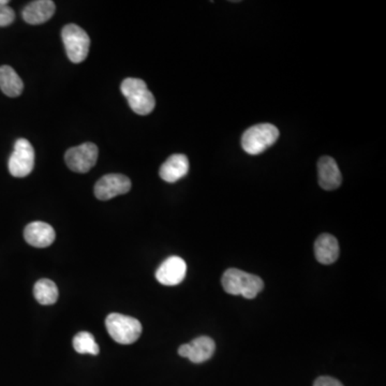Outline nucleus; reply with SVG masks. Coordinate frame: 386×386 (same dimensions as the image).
<instances>
[{"label":"nucleus","mask_w":386,"mask_h":386,"mask_svg":"<svg viewBox=\"0 0 386 386\" xmlns=\"http://www.w3.org/2000/svg\"><path fill=\"white\" fill-rule=\"evenodd\" d=\"M222 286L224 291L231 295H242L252 300L263 291L264 282L258 276L248 274L238 268H230L222 276Z\"/></svg>","instance_id":"obj_1"},{"label":"nucleus","mask_w":386,"mask_h":386,"mask_svg":"<svg viewBox=\"0 0 386 386\" xmlns=\"http://www.w3.org/2000/svg\"><path fill=\"white\" fill-rule=\"evenodd\" d=\"M121 89L133 112L144 116L154 111L156 100L143 79L129 77L121 83Z\"/></svg>","instance_id":"obj_2"},{"label":"nucleus","mask_w":386,"mask_h":386,"mask_svg":"<svg viewBox=\"0 0 386 386\" xmlns=\"http://www.w3.org/2000/svg\"><path fill=\"white\" fill-rule=\"evenodd\" d=\"M278 130L272 123H258L245 131L242 137V146L250 155H260L268 147L277 142Z\"/></svg>","instance_id":"obj_3"},{"label":"nucleus","mask_w":386,"mask_h":386,"mask_svg":"<svg viewBox=\"0 0 386 386\" xmlns=\"http://www.w3.org/2000/svg\"><path fill=\"white\" fill-rule=\"evenodd\" d=\"M105 326L112 339L121 344L134 343L142 334L141 322L125 314H109Z\"/></svg>","instance_id":"obj_4"},{"label":"nucleus","mask_w":386,"mask_h":386,"mask_svg":"<svg viewBox=\"0 0 386 386\" xmlns=\"http://www.w3.org/2000/svg\"><path fill=\"white\" fill-rule=\"evenodd\" d=\"M61 38L68 59L73 63H79L86 59L91 47V39L84 29L75 24H69L61 31Z\"/></svg>","instance_id":"obj_5"},{"label":"nucleus","mask_w":386,"mask_h":386,"mask_svg":"<svg viewBox=\"0 0 386 386\" xmlns=\"http://www.w3.org/2000/svg\"><path fill=\"white\" fill-rule=\"evenodd\" d=\"M35 167V149L29 141L20 139L15 142V150L9 159V172L12 176L26 177Z\"/></svg>","instance_id":"obj_6"},{"label":"nucleus","mask_w":386,"mask_h":386,"mask_svg":"<svg viewBox=\"0 0 386 386\" xmlns=\"http://www.w3.org/2000/svg\"><path fill=\"white\" fill-rule=\"evenodd\" d=\"M98 147L93 143H84L79 146L68 149L65 155L68 168L73 172L87 173L98 160Z\"/></svg>","instance_id":"obj_7"},{"label":"nucleus","mask_w":386,"mask_h":386,"mask_svg":"<svg viewBox=\"0 0 386 386\" xmlns=\"http://www.w3.org/2000/svg\"><path fill=\"white\" fill-rule=\"evenodd\" d=\"M131 189V180L123 174H107L99 179L95 186V198L109 201L121 194H126Z\"/></svg>","instance_id":"obj_8"},{"label":"nucleus","mask_w":386,"mask_h":386,"mask_svg":"<svg viewBox=\"0 0 386 386\" xmlns=\"http://www.w3.org/2000/svg\"><path fill=\"white\" fill-rule=\"evenodd\" d=\"M215 350H216V343L214 340L208 336H201L189 343L180 346L178 354L182 357L188 358L192 363L201 364L210 360L214 355Z\"/></svg>","instance_id":"obj_9"},{"label":"nucleus","mask_w":386,"mask_h":386,"mask_svg":"<svg viewBox=\"0 0 386 386\" xmlns=\"http://www.w3.org/2000/svg\"><path fill=\"white\" fill-rule=\"evenodd\" d=\"M187 264L179 256H170L159 266L156 278L163 286H173L183 282L186 277Z\"/></svg>","instance_id":"obj_10"},{"label":"nucleus","mask_w":386,"mask_h":386,"mask_svg":"<svg viewBox=\"0 0 386 386\" xmlns=\"http://www.w3.org/2000/svg\"><path fill=\"white\" fill-rule=\"evenodd\" d=\"M24 238L31 246L47 248L53 244L56 238V233L47 222H35L26 226Z\"/></svg>","instance_id":"obj_11"},{"label":"nucleus","mask_w":386,"mask_h":386,"mask_svg":"<svg viewBox=\"0 0 386 386\" xmlns=\"http://www.w3.org/2000/svg\"><path fill=\"white\" fill-rule=\"evenodd\" d=\"M55 3L52 0H36L24 8V21L31 25H40L52 19L55 13Z\"/></svg>","instance_id":"obj_12"},{"label":"nucleus","mask_w":386,"mask_h":386,"mask_svg":"<svg viewBox=\"0 0 386 386\" xmlns=\"http://www.w3.org/2000/svg\"><path fill=\"white\" fill-rule=\"evenodd\" d=\"M319 184L325 190H335L342 182L341 172L332 157H322L318 163Z\"/></svg>","instance_id":"obj_13"},{"label":"nucleus","mask_w":386,"mask_h":386,"mask_svg":"<svg viewBox=\"0 0 386 386\" xmlns=\"http://www.w3.org/2000/svg\"><path fill=\"white\" fill-rule=\"evenodd\" d=\"M189 171V161L185 155L176 154L168 158L162 165H161L159 175L164 182L176 183L179 179L186 176Z\"/></svg>","instance_id":"obj_14"},{"label":"nucleus","mask_w":386,"mask_h":386,"mask_svg":"<svg viewBox=\"0 0 386 386\" xmlns=\"http://www.w3.org/2000/svg\"><path fill=\"white\" fill-rule=\"evenodd\" d=\"M339 244L336 238L330 234H322L314 244V254L320 263L330 265L335 263L339 258Z\"/></svg>","instance_id":"obj_15"},{"label":"nucleus","mask_w":386,"mask_h":386,"mask_svg":"<svg viewBox=\"0 0 386 386\" xmlns=\"http://www.w3.org/2000/svg\"><path fill=\"white\" fill-rule=\"evenodd\" d=\"M0 89L11 98L19 97L23 93V81L10 65L0 67Z\"/></svg>","instance_id":"obj_16"},{"label":"nucleus","mask_w":386,"mask_h":386,"mask_svg":"<svg viewBox=\"0 0 386 386\" xmlns=\"http://www.w3.org/2000/svg\"><path fill=\"white\" fill-rule=\"evenodd\" d=\"M59 288L49 279H40L33 286V295L41 305H53L59 300Z\"/></svg>","instance_id":"obj_17"},{"label":"nucleus","mask_w":386,"mask_h":386,"mask_svg":"<svg viewBox=\"0 0 386 386\" xmlns=\"http://www.w3.org/2000/svg\"><path fill=\"white\" fill-rule=\"evenodd\" d=\"M73 348L79 354H91V355H98L99 346L95 342L93 334L88 332H79L73 338Z\"/></svg>","instance_id":"obj_18"},{"label":"nucleus","mask_w":386,"mask_h":386,"mask_svg":"<svg viewBox=\"0 0 386 386\" xmlns=\"http://www.w3.org/2000/svg\"><path fill=\"white\" fill-rule=\"evenodd\" d=\"M15 20V13L9 6H0V27L11 25Z\"/></svg>","instance_id":"obj_19"},{"label":"nucleus","mask_w":386,"mask_h":386,"mask_svg":"<svg viewBox=\"0 0 386 386\" xmlns=\"http://www.w3.org/2000/svg\"><path fill=\"white\" fill-rule=\"evenodd\" d=\"M314 386H343L341 382L332 377H320L316 380Z\"/></svg>","instance_id":"obj_20"},{"label":"nucleus","mask_w":386,"mask_h":386,"mask_svg":"<svg viewBox=\"0 0 386 386\" xmlns=\"http://www.w3.org/2000/svg\"><path fill=\"white\" fill-rule=\"evenodd\" d=\"M9 3L8 0H0V6H7Z\"/></svg>","instance_id":"obj_21"}]
</instances>
